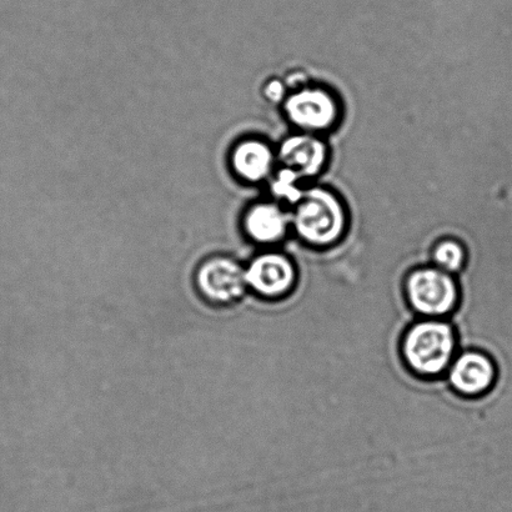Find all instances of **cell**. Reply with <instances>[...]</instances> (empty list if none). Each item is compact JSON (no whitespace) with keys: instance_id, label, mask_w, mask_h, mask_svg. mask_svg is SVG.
Here are the masks:
<instances>
[{"instance_id":"6da1fadb","label":"cell","mask_w":512,"mask_h":512,"mask_svg":"<svg viewBox=\"0 0 512 512\" xmlns=\"http://www.w3.org/2000/svg\"><path fill=\"white\" fill-rule=\"evenodd\" d=\"M458 351L454 326L446 319L416 320L400 344L405 365L425 379L445 375Z\"/></svg>"},{"instance_id":"7a4b0ae2","label":"cell","mask_w":512,"mask_h":512,"mask_svg":"<svg viewBox=\"0 0 512 512\" xmlns=\"http://www.w3.org/2000/svg\"><path fill=\"white\" fill-rule=\"evenodd\" d=\"M291 224L305 244L326 249L344 237L346 214L334 193L324 188H313L304 193L296 204Z\"/></svg>"},{"instance_id":"3957f363","label":"cell","mask_w":512,"mask_h":512,"mask_svg":"<svg viewBox=\"0 0 512 512\" xmlns=\"http://www.w3.org/2000/svg\"><path fill=\"white\" fill-rule=\"evenodd\" d=\"M404 288L410 308L419 319H448L458 308V280L434 265L411 270Z\"/></svg>"},{"instance_id":"277c9868","label":"cell","mask_w":512,"mask_h":512,"mask_svg":"<svg viewBox=\"0 0 512 512\" xmlns=\"http://www.w3.org/2000/svg\"><path fill=\"white\" fill-rule=\"evenodd\" d=\"M446 380L454 393L464 398H480L494 389L498 368L484 351L464 350L455 356L446 371Z\"/></svg>"},{"instance_id":"5b68a950","label":"cell","mask_w":512,"mask_h":512,"mask_svg":"<svg viewBox=\"0 0 512 512\" xmlns=\"http://www.w3.org/2000/svg\"><path fill=\"white\" fill-rule=\"evenodd\" d=\"M247 283L254 293L265 300H279L294 290L298 270L288 255L266 253L259 255L245 270Z\"/></svg>"},{"instance_id":"8992f818","label":"cell","mask_w":512,"mask_h":512,"mask_svg":"<svg viewBox=\"0 0 512 512\" xmlns=\"http://www.w3.org/2000/svg\"><path fill=\"white\" fill-rule=\"evenodd\" d=\"M285 113L291 123L306 133L325 132L339 118V105L328 90L304 88L285 100Z\"/></svg>"},{"instance_id":"52a82bcc","label":"cell","mask_w":512,"mask_h":512,"mask_svg":"<svg viewBox=\"0 0 512 512\" xmlns=\"http://www.w3.org/2000/svg\"><path fill=\"white\" fill-rule=\"evenodd\" d=\"M200 291L217 303H232L247 291V275L235 261L218 258L207 261L198 274Z\"/></svg>"},{"instance_id":"ba28073f","label":"cell","mask_w":512,"mask_h":512,"mask_svg":"<svg viewBox=\"0 0 512 512\" xmlns=\"http://www.w3.org/2000/svg\"><path fill=\"white\" fill-rule=\"evenodd\" d=\"M328 148L314 135L296 134L286 138L279 149L280 162L303 178H313L324 168Z\"/></svg>"},{"instance_id":"9c48e42d","label":"cell","mask_w":512,"mask_h":512,"mask_svg":"<svg viewBox=\"0 0 512 512\" xmlns=\"http://www.w3.org/2000/svg\"><path fill=\"white\" fill-rule=\"evenodd\" d=\"M291 217L276 204L255 205L245 219L250 238L260 244L279 243L288 233Z\"/></svg>"},{"instance_id":"30bf717a","label":"cell","mask_w":512,"mask_h":512,"mask_svg":"<svg viewBox=\"0 0 512 512\" xmlns=\"http://www.w3.org/2000/svg\"><path fill=\"white\" fill-rule=\"evenodd\" d=\"M233 164L240 177L249 182H259L268 177L273 167V153L263 142L247 140L235 149Z\"/></svg>"},{"instance_id":"8fae6325","label":"cell","mask_w":512,"mask_h":512,"mask_svg":"<svg viewBox=\"0 0 512 512\" xmlns=\"http://www.w3.org/2000/svg\"><path fill=\"white\" fill-rule=\"evenodd\" d=\"M431 263L451 275H459L468 264V250L455 239H444L431 250Z\"/></svg>"},{"instance_id":"7c38bea8","label":"cell","mask_w":512,"mask_h":512,"mask_svg":"<svg viewBox=\"0 0 512 512\" xmlns=\"http://www.w3.org/2000/svg\"><path fill=\"white\" fill-rule=\"evenodd\" d=\"M299 179L301 177L295 170L284 168L271 183V192L276 198L288 200L291 204H298L304 194L298 187Z\"/></svg>"},{"instance_id":"4fadbf2b","label":"cell","mask_w":512,"mask_h":512,"mask_svg":"<svg viewBox=\"0 0 512 512\" xmlns=\"http://www.w3.org/2000/svg\"><path fill=\"white\" fill-rule=\"evenodd\" d=\"M265 94L266 97H268L270 100H273V102H280V100H283L285 94L283 83L278 82V80L270 82L268 85H266Z\"/></svg>"}]
</instances>
